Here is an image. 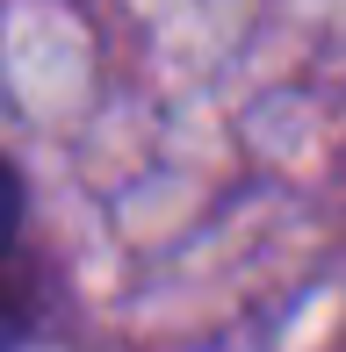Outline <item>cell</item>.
I'll return each instance as SVG.
<instances>
[{
    "label": "cell",
    "mask_w": 346,
    "mask_h": 352,
    "mask_svg": "<svg viewBox=\"0 0 346 352\" xmlns=\"http://www.w3.org/2000/svg\"><path fill=\"white\" fill-rule=\"evenodd\" d=\"M43 316L37 259H29V187L22 166L0 151V352H22Z\"/></svg>",
    "instance_id": "cell-1"
}]
</instances>
